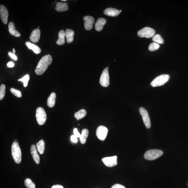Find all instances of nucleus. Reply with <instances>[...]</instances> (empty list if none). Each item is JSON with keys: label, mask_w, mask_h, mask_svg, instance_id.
<instances>
[{"label": "nucleus", "mask_w": 188, "mask_h": 188, "mask_svg": "<svg viewBox=\"0 0 188 188\" xmlns=\"http://www.w3.org/2000/svg\"><path fill=\"white\" fill-rule=\"evenodd\" d=\"M155 34V30L153 29L146 27L139 31L137 34L140 37L150 38L153 37Z\"/></svg>", "instance_id": "6"}, {"label": "nucleus", "mask_w": 188, "mask_h": 188, "mask_svg": "<svg viewBox=\"0 0 188 188\" xmlns=\"http://www.w3.org/2000/svg\"><path fill=\"white\" fill-rule=\"evenodd\" d=\"M31 153L32 155V158L35 163L38 164L40 163V157L37 153V151L36 146L34 145L31 146L30 149Z\"/></svg>", "instance_id": "15"}, {"label": "nucleus", "mask_w": 188, "mask_h": 188, "mask_svg": "<svg viewBox=\"0 0 188 188\" xmlns=\"http://www.w3.org/2000/svg\"><path fill=\"white\" fill-rule=\"evenodd\" d=\"M88 131L87 129H84L82 130L81 136L79 137V140L81 144H84L86 143L88 135Z\"/></svg>", "instance_id": "23"}, {"label": "nucleus", "mask_w": 188, "mask_h": 188, "mask_svg": "<svg viewBox=\"0 0 188 188\" xmlns=\"http://www.w3.org/2000/svg\"><path fill=\"white\" fill-rule=\"evenodd\" d=\"M14 65L13 62H8V64H7V66H8V67L10 68H12L14 66Z\"/></svg>", "instance_id": "36"}, {"label": "nucleus", "mask_w": 188, "mask_h": 188, "mask_svg": "<svg viewBox=\"0 0 188 188\" xmlns=\"http://www.w3.org/2000/svg\"><path fill=\"white\" fill-rule=\"evenodd\" d=\"M74 32L70 29H67L65 32V37L67 39V42L70 43L73 42L74 40Z\"/></svg>", "instance_id": "19"}, {"label": "nucleus", "mask_w": 188, "mask_h": 188, "mask_svg": "<svg viewBox=\"0 0 188 188\" xmlns=\"http://www.w3.org/2000/svg\"><path fill=\"white\" fill-rule=\"evenodd\" d=\"M152 40L154 41V42L158 43V44H163L164 43L163 39L159 34H156L152 38Z\"/></svg>", "instance_id": "26"}, {"label": "nucleus", "mask_w": 188, "mask_h": 188, "mask_svg": "<svg viewBox=\"0 0 188 188\" xmlns=\"http://www.w3.org/2000/svg\"><path fill=\"white\" fill-rule=\"evenodd\" d=\"M65 32L64 30H60L59 32L58 39L57 41V44L59 46L64 45L65 42Z\"/></svg>", "instance_id": "21"}, {"label": "nucleus", "mask_w": 188, "mask_h": 188, "mask_svg": "<svg viewBox=\"0 0 188 188\" xmlns=\"http://www.w3.org/2000/svg\"><path fill=\"white\" fill-rule=\"evenodd\" d=\"M52 59L51 55H48L43 57L40 60L35 70V73L39 75H42L48 67L51 64Z\"/></svg>", "instance_id": "1"}, {"label": "nucleus", "mask_w": 188, "mask_h": 188, "mask_svg": "<svg viewBox=\"0 0 188 188\" xmlns=\"http://www.w3.org/2000/svg\"><path fill=\"white\" fill-rule=\"evenodd\" d=\"M11 150L12 156L14 161L16 163H20L22 160V154L20 148L17 140L14 141Z\"/></svg>", "instance_id": "2"}, {"label": "nucleus", "mask_w": 188, "mask_h": 188, "mask_svg": "<svg viewBox=\"0 0 188 188\" xmlns=\"http://www.w3.org/2000/svg\"><path fill=\"white\" fill-rule=\"evenodd\" d=\"M170 79V76L168 74H163L156 77L151 83L152 86L155 87L162 86L167 83Z\"/></svg>", "instance_id": "4"}, {"label": "nucleus", "mask_w": 188, "mask_h": 188, "mask_svg": "<svg viewBox=\"0 0 188 188\" xmlns=\"http://www.w3.org/2000/svg\"><path fill=\"white\" fill-rule=\"evenodd\" d=\"M108 132L107 128L105 126H99L96 130V135L98 138L101 140L104 141L106 138Z\"/></svg>", "instance_id": "9"}, {"label": "nucleus", "mask_w": 188, "mask_h": 188, "mask_svg": "<svg viewBox=\"0 0 188 188\" xmlns=\"http://www.w3.org/2000/svg\"><path fill=\"white\" fill-rule=\"evenodd\" d=\"M13 51H13V52H14V53H15V52H15V50H14V48H13Z\"/></svg>", "instance_id": "38"}, {"label": "nucleus", "mask_w": 188, "mask_h": 188, "mask_svg": "<svg viewBox=\"0 0 188 188\" xmlns=\"http://www.w3.org/2000/svg\"><path fill=\"white\" fill-rule=\"evenodd\" d=\"M29 79V76L28 75H26L22 78L18 79V81L22 82L23 83V86L25 87H26L27 86Z\"/></svg>", "instance_id": "29"}, {"label": "nucleus", "mask_w": 188, "mask_h": 188, "mask_svg": "<svg viewBox=\"0 0 188 188\" xmlns=\"http://www.w3.org/2000/svg\"><path fill=\"white\" fill-rule=\"evenodd\" d=\"M111 188H126L122 185L120 184H115Z\"/></svg>", "instance_id": "34"}, {"label": "nucleus", "mask_w": 188, "mask_h": 188, "mask_svg": "<svg viewBox=\"0 0 188 188\" xmlns=\"http://www.w3.org/2000/svg\"><path fill=\"white\" fill-rule=\"evenodd\" d=\"M139 111L142 117L145 125L147 129H149L151 127V121L147 111L145 108L142 107L140 108Z\"/></svg>", "instance_id": "7"}, {"label": "nucleus", "mask_w": 188, "mask_h": 188, "mask_svg": "<svg viewBox=\"0 0 188 188\" xmlns=\"http://www.w3.org/2000/svg\"><path fill=\"white\" fill-rule=\"evenodd\" d=\"M120 12L121 13V12L122 11V10H120Z\"/></svg>", "instance_id": "40"}, {"label": "nucleus", "mask_w": 188, "mask_h": 188, "mask_svg": "<svg viewBox=\"0 0 188 188\" xmlns=\"http://www.w3.org/2000/svg\"><path fill=\"white\" fill-rule=\"evenodd\" d=\"M25 185L27 188H35V184L30 178H27L25 181Z\"/></svg>", "instance_id": "27"}, {"label": "nucleus", "mask_w": 188, "mask_h": 188, "mask_svg": "<svg viewBox=\"0 0 188 188\" xmlns=\"http://www.w3.org/2000/svg\"><path fill=\"white\" fill-rule=\"evenodd\" d=\"M68 7L66 3H62L61 2H58L55 6V9L58 12H61L66 11L68 10Z\"/></svg>", "instance_id": "17"}, {"label": "nucleus", "mask_w": 188, "mask_h": 188, "mask_svg": "<svg viewBox=\"0 0 188 188\" xmlns=\"http://www.w3.org/2000/svg\"><path fill=\"white\" fill-rule=\"evenodd\" d=\"M163 154V152L159 149L149 150L145 154V159L149 160H153L159 158Z\"/></svg>", "instance_id": "3"}, {"label": "nucleus", "mask_w": 188, "mask_h": 188, "mask_svg": "<svg viewBox=\"0 0 188 188\" xmlns=\"http://www.w3.org/2000/svg\"><path fill=\"white\" fill-rule=\"evenodd\" d=\"M10 91L14 95L18 98H21L22 97V94L20 91L14 88H11Z\"/></svg>", "instance_id": "31"}, {"label": "nucleus", "mask_w": 188, "mask_h": 188, "mask_svg": "<svg viewBox=\"0 0 188 188\" xmlns=\"http://www.w3.org/2000/svg\"><path fill=\"white\" fill-rule=\"evenodd\" d=\"M120 13V10L112 8H107L104 11L105 15L112 17H116L119 15Z\"/></svg>", "instance_id": "14"}, {"label": "nucleus", "mask_w": 188, "mask_h": 188, "mask_svg": "<svg viewBox=\"0 0 188 188\" xmlns=\"http://www.w3.org/2000/svg\"><path fill=\"white\" fill-rule=\"evenodd\" d=\"M41 36V31L39 29H34L31 34L30 39L32 42L37 43L39 42Z\"/></svg>", "instance_id": "13"}, {"label": "nucleus", "mask_w": 188, "mask_h": 188, "mask_svg": "<svg viewBox=\"0 0 188 188\" xmlns=\"http://www.w3.org/2000/svg\"><path fill=\"white\" fill-rule=\"evenodd\" d=\"M26 45L29 49L33 51L35 53L38 54L41 53V48L36 45L30 43L29 41H26Z\"/></svg>", "instance_id": "20"}, {"label": "nucleus", "mask_w": 188, "mask_h": 188, "mask_svg": "<svg viewBox=\"0 0 188 188\" xmlns=\"http://www.w3.org/2000/svg\"><path fill=\"white\" fill-rule=\"evenodd\" d=\"M5 93V86L2 84L0 86V100H2L4 97Z\"/></svg>", "instance_id": "30"}, {"label": "nucleus", "mask_w": 188, "mask_h": 188, "mask_svg": "<svg viewBox=\"0 0 188 188\" xmlns=\"http://www.w3.org/2000/svg\"><path fill=\"white\" fill-rule=\"evenodd\" d=\"M56 95L55 93H52L49 97L47 102V105L49 107L52 108L55 106Z\"/></svg>", "instance_id": "22"}, {"label": "nucleus", "mask_w": 188, "mask_h": 188, "mask_svg": "<svg viewBox=\"0 0 188 188\" xmlns=\"http://www.w3.org/2000/svg\"><path fill=\"white\" fill-rule=\"evenodd\" d=\"M51 188H64L62 186L59 185H55L53 186Z\"/></svg>", "instance_id": "37"}, {"label": "nucleus", "mask_w": 188, "mask_h": 188, "mask_svg": "<svg viewBox=\"0 0 188 188\" xmlns=\"http://www.w3.org/2000/svg\"><path fill=\"white\" fill-rule=\"evenodd\" d=\"M85 29L87 30H91L93 28L95 20L93 17L90 16H85L83 18Z\"/></svg>", "instance_id": "11"}, {"label": "nucleus", "mask_w": 188, "mask_h": 188, "mask_svg": "<svg viewBox=\"0 0 188 188\" xmlns=\"http://www.w3.org/2000/svg\"><path fill=\"white\" fill-rule=\"evenodd\" d=\"M36 118L39 125L44 124L46 120V114L44 109L41 107L37 108L36 111Z\"/></svg>", "instance_id": "5"}, {"label": "nucleus", "mask_w": 188, "mask_h": 188, "mask_svg": "<svg viewBox=\"0 0 188 188\" xmlns=\"http://www.w3.org/2000/svg\"><path fill=\"white\" fill-rule=\"evenodd\" d=\"M86 112L84 109H82L78 112H76L74 114V117L77 120H81L86 116Z\"/></svg>", "instance_id": "25"}, {"label": "nucleus", "mask_w": 188, "mask_h": 188, "mask_svg": "<svg viewBox=\"0 0 188 188\" xmlns=\"http://www.w3.org/2000/svg\"><path fill=\"white\" fill-rule=\"evenodd\" d=\"M8 30L10 34L16 37H19L21 36V34L18 32L15 29V27L14 23L13 22H10L8 24Z\"/></svg>", "instance_id": "18"}, {"label": "nucleus", "mask_w": 188, "mask_h": 188, "mask_svg": "<svg viewBox=\"0 0 188 188\" xmlns=\"http://www.w3.org/2000/svg\"><path fill=\"white\" fill-rule=\"evenodd\" d=\"M8 55L14 61H17L18 60V58L15 54L13 52H8Z\"/></svg>", "instance_id": "32"}, {"label": "nucleus", "mask_w": 188, "mask_h": 188, "mask_svg": "<svg viewBox=\"0 0 188 188\" xmlns=\"http://www.w3.org/2000/svg\"><path fill=\"white\" fill-rule=\"evenodd\" d=\"M36 148L38 152L41 154L44 153L45 148V143L44 140H41L36 144Z\"/></svg>", "instance_id": "24"}, {"label": "nucleus", "mask_w": 188, "mask_h": 188, "mask_svg": "<svg viewBox=\"0 0 188 188\" xmlns=\"http://www.w3.org/2000/svg\"><path fill=\"white\" fill-rule=\"evenodd\" d=\"M159 48L160 45L159 44L155 42H153L150 44L149 47V49L150 51H153L158 50Z\"/></svg>", "instance_id": "28"}, {"label": "nucleus", "mask_w": 188, "mask_h": 188, "mask_svg": "<svg viewBox=\"0 0 188 188\" xmlns=\"http://www.w3.org/2000/svg\"><path fill=\"white\" fill-rule=\"evenodd\" d=\"M105 165L108 167H111L117 164V157L116 156L106 157L102 159Z\"/></svg>", "instance_id": "10"}, {"label": "nucleus", "mask_w": 188, "mask_h": 188, "mask_svg": "<svg viewBox=\"0 0 188 188\" xmlns=\"http://www.w3.org/2000/svg\"><path fill=\"white\" fill-rule=\"evenodd\" d=\"M77 137H76L74 135H72L71 137V140L72 142L75 143L77 142Z\"/></svg>", "instance_id": "35"}, {"label": "nucleus", "mask_w": 188, "mask_h": 188, "mask_svg": "<svg viewBox=\"0 0 188 188\" xmlns=\"http://www.w3.org/2000/svg\"><path fill=\"white\" fill-rule=\"evenodd\" d=\"M74 135L77 137V138H79L81 136L80 134L79 133L77 128H75L74 129Z\"/></svg>", "instance_id": "33"}, {"label": "nucleus", "mask_w": 188, "mask_h": 188, "mask_svg": "<svg viewBox=\"0 0 188 188\" xmlns=\"http://www.w3.org/2000/svg\"><path fill=\"white\" fill-rule=\"evenodd\" d=\"M106 20L103 18H99L97 20L95 23V27L97 31L100 32L103 28V27L105 25Z\"/></svg>", "instance_id": "16"}, {"label": "nucleus", "mask_w": 188, "mask_h": 188, "mask_svg": "<svg viewBox=\"0 0 188 188\" xmlns=\"http://www.w3.org/2000/svg\"><path fill=\"white\" fill-rule=\"evenodd\" d=\"M100 83L101 86L107 87L109 85V76L108 67L105 69L101 76Z\"/></svg>", "instance_id": "8"}, {"label": "nucleus", "mask_w": 188, "mask_h": 188, "mask_svg": "<svg viewBox=\"0 0 188 188\" xmlns=\"http://www.w3.org/2000/svg\"><path fill=\"white\" fill-rule=\"evenodd\" d=\"M8 12L6 7L3 5L0 6V16L4 24L8 23Z\"/></svg>", "instance_id": "12"}, {"label": "nucleus", "mask_w": 188, "mask_h": 188, "mask_svg": "<svg viewBox=\"0 0 188 188\" xmlns=\"http://www.w3.org/2000/svg\"><path fill=\"white\" fill-rule=\"evenodd\" d=\"M66 1V0H62V1Z\"/></svg>", "instance_id": "39"}, {"label": "nucleus", "mask_w": 188, "mask_h": 188, "mask_svg": "<svg viewBox=\"0 0 188 188\" xmlns=\"http://www.w3.org/2000/svg\"></svg>", "instance_id": "41"}]
</instances>
